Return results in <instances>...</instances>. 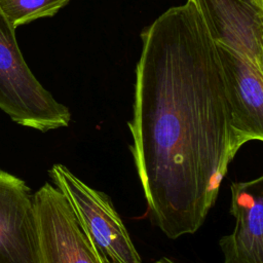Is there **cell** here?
Here are the masks:
<instances>
[{
  "label": "cell",
  "instance_id": "obj_1",
  "mask_svg": "<svg viewBox=\"0 0 263 263\" xmlns=\"http://www.w3.org/2000/svg\"><path fill=\"white\" fill-rule=\"evenodd\" d=\"M130 151L153 223L171 239L195 233L228 165L230 108L216 44L191 0L141 34Z\"/></svg>",
  "mask_w": 263,
  "mask_h": 263
},
{
  "label": "cell",
  "instance_id": "obj_8",
  "mask_svg": "<svg viewBox=\"0 0 263 263\" xmlns=\"http://www.w3.org/2000/svg\"><path fill=\"white\" fill-rule=\"evenodd\" d=\"M233 231L219 240L224 263H263V177L232 182Z\"/></svg>",
  "mask_w": 263,
  "mask_h": 263
},
{
  "label": "cell",
  "instance_id": "obj_2",
  "mask_svg": "<svg viewBox=\"0 0 263 263\" xmlns=\"http://www.w3.org/2000/svg\"><path fill=\"white\" fill-rule=\"evenodd\" d=\"M0 110L20 125L47 132L67 127L69 109L37 80L15 38V29L0 9Z\"/></svg>",
  "mask_w": 263,
  "mask_h": 263
},
{
  "label": "cell",
  "instance_id": "obj_6",
  "mask_svg": "<svg viewBox=\"0 0 263 263\" xmlns=\"http://www.w3.org/2000/svg\"><path fill=\"white\" fill-rule=\"evenodd\" d=\"M0 263H42L34 196L25 181L2 170Z\"/></svg>",
  "mask_w": 263,
  "mask_h": 263
},
{
  "label": "cell",
  "instance_id": "obj_10",
  "mask_svg": "<svg viewBox=\"0 0 263 263\" xmlns=\"http://www.w3.org/2000/svg\"><path fill=\"white\" fill-rule=\"evenodd\" d=\"M153 263H178V262H176L175 260H173V259H171L168 257H161L158 260L154 261Z\"/></svg>",
  "mask_w": 263,
  "mask_h": 263
},
{
  "label": "cell",
  "instance_id": "obj_9",
  "mask_svg": "<svg viewBox=\"0 0 263 263\" xmlns=\"http://www.w3.org/2000/svg\"><path fill=\"white\" fill-rule=\"evenodd\" d=\"M71 0H0V9L16 29L38 18L50 17Z\"/></svg>",
  "mask_w": 263,
  "mask_h": 263
},
{
  "label": "cell",
  "instance_id": "obj_7",
  "mask_svg": "<svg viewBox=\"0 0 263 263\" xmlns=\"http://www.w3.org/2000/svg\"><path fill=\"white\" fill-rule=\"evenodd\" d=\"M216 44L263 67V0H191Z\"/></svg>",
  "mask_w": 263,
  "mask_h": 263
},
{
  "label": "cell",
  "instance_id": "obj_5",
  "mask_svg": "<svg viewBox=\"0 0 263 263\" xmlns=\"http://www.w3.org/2000/svg\"><path fill=\"white\" fill-rule=\"evenodd\" d=\"M216 49L230 108V143L236 154L248 142L263 140V67L227 46L216 44Z\"/></svg>",
  "mask_w": 263,
  "mask_h": 263
},
{
  "label": "cell",
  "instance_id": "obj_3",
  "mask_svg": "<svg viewBox=\"0 0 263 263\" xmlns=\"http://www.w3.org/2000/svg\"><path fill=\"white\" fill-rule=\"evenodd\" d=\"M48 174L101 254L112 263H142L141 256L109 195L88 186L61 163L53 164Z\"/></svg>",
  "mask_w": 263,
  "mask_h": 263
},
{
  "label": "cell",
  "instance_id": "obj_4",
  "mask_svg": "<svg viewBox=\"0 0 263 263\" xmlns=\"http://www.w3.org/2000/svg\"><path fill=\"white\" fill-rule=\"evenodd\" d=\"M33 196L42 263H112L93 246L54 185L45 183Z\"/></svg>",
  "mask_w": 263,
  "mask_h": 263
}]
</instances>
